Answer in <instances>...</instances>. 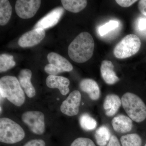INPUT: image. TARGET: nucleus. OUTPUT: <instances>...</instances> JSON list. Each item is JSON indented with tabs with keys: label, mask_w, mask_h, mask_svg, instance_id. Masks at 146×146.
Instances as JSON below:
<instances>
[{
	"label": "nucleus",
	"mask_w": 146,
	"mask_h": 146,
	"mask_svg": "<svg viewBox=\"0 0 146 146\" xmlns=\"http://www.w3.org/2000/svg\"><path fill=\"white\" fill-rule=\"evenodd\" d=\"M45 36L46 32L44 29H34L23 35L18 40V44L22 48L34 46L39 44Z\"/></svg>",
	"instance_id": "nucleus-9"
},
{
	"label": "nucleus",
	"mask_w": 146,
	"mask_h": 146,
	"mask_svg": "<svg viewBox=\"0 0 146 146\" xmlns=\"http://www.w3.org/2000/svg\"><path fill=\"white\" fill-rule=\"evenodd\" d=\"M46 84L51 89H57L63 96H66L70 91V81L67 78L58 76L49 75L46 80Z\"/></svg>",
	"instance_id": "nucleus-11"
},
{
	"label": "nucleus",
	"mask_w": 146,
	"mask_h": 146,
	"mask_svg": "<svg viewBox=\"0 0 146 146\" xmlns=\"http://www.w3.org/2000/svg\"><path fill=\"white\" fill-rule=\"evenodd\" d=\"M64 9L62 7L55 9L39 20L34 26V29L41 28L45 29L54 26L57 24L63 15Z\"/></svg>",
	"instance_id": "nucleus-10"
},
{
	"label": "nucleus",
	"mask_w": 146,
	"mask_h": 146,
	"mask_svg": "<svg viewBox=\"0 0 146 146\" xmlns=\"http://www.w3.org/2000/svg\"><path fill=\"white\" fill-rule=\"evenodd\" d=\"M144 146H146V144H145V145Z\"/></svg>",
	"instance_id": "nucleus-32"
},
{
	"label": "nucleus",
	"mask_w": 146,
	"mask_h": 146,
	"mask_svg": "<svg viewBox=\"0 0 146 146\" xmlns=\"http://www.w3.org/2000/svg\"><path fill=\"white\" fill-rule=\"evenodd\" d=\"M122 146H141L142 139L136 133H131L121 136L120 139Z\"/></svg>",
	"instance_id": "nucleus-22"
},
{
	"label": "nucleus",
	"mask_w": 146,
	"mask_h": 146,
	"mask_svg": "<svg viewBox=\"0 0 146 146\" xmlns=\"http://www.w3.org/2000/svg\"><path fill=\"white\" fill-rule=\"evenodd\" d=\"M15 65L16 63L13 60V56L6 54L0 56V72H6L13 68Z\"/></svg>",
	"instance_id": "nucleus-23"
},
{
	"label": "nucleus",
	"mask_w": 146,
	"mask_h": 146,
	"mask_svg": "<svg viewBox=\"0 0 146 146\" xmlns=\"http://www.w3.org/2000/svg\"><path fill=\"white\" fill-rule=\"evenodd\" d=\"M125 111L131 120L137 123L146 119V106L140 97L133 93H125L121 98Z\"/></svg>",
	"instance_id": "nucleus-3"
},
{
	"label": "nucleus",
	"mask_w": 146,
	"mask_h": 146,
	"mask_svg": "<svg viewBox=\"0 0 146 146\" xmlns=\"http://www.w3.org/2000/svg\"><path fill=\"white\" fill-rule=\"evenodd\" d=\"M79 123L82 129L87 131L94 130L97 126L96 121L87 113H84L80 116Z\"/></svg>",
	"instance_id": "nucleus-21"
},
{
	"label": "nucleus",
	"mask_w": 146,
	"mask_h": 146,
	"mask_svg": "<svg viewBox=\"0 0 146 146\" xmlns=\"http://www.w3.org/2000/svg\"><path fill=\"white\" fill-rule=\"evenodd\" d=\"M1 96L6 98L17 106H21L25 101V92L18 79L13 76H6L0 79Z\"/></svg>",
	"instance_id": "nucleus-2"
},
{
	"label": "nucleus",
	"mask_w": 146,
	"mask_h": 146,
	"mask_svg": "<svg viewBox=\"0 0 146 146\" xmlns=\"http://www.w3.org/2000/svg\"><path fill=\"white\" fill-rule=\"evenodd\" d=\"M138 7L141 13L146 16V0L139 1Z\"/></svg>",
	"instance_id": "nucleus-30"
},
{
	"label": "nucleus",
	"mask_w": 146,
	"mask_h": 146,
	"mask_svg": "<svg viewBox=\"0 0 146 146\" xmlns=\"http://www.w3.org/2000/svg\"><path fill=\"white\" fill-rule=\"evenodd\" d=\"M48 61L50 64H52L61 72H70L72 70V65L65 58L56 53L52 52L47 56Z\"/></svg>",
	"instance_id": "nucleus-17"
},
{
	"label": "nucleus",
	"mask_w": 146,
	"mask_h": 146,
	"mask_svg": "<svg viewBox=\"0 0 146 146\" xmlns=\"http://www.w3.org/2000/svg\"><path fill=\"white\" fill-rule=\"evenodd\" d=\"M119 23L117 21H110L99 28V33L101 36L107 34L110 32L117 28Z\"/></svg>",
	"instance_id": "nucleus-24"
},
{
	"label": "nucleus",
	"mask_w": 146,
	"mask_h": 146,
	"mask_svg": "<svg viewBox=\"0 0 146 146\" xmlns=\"http://www.w3.org/2000/svg\"><path fill=\"white\" fill-rule=\"evenodd\" d=\"M25 136L23 128L9 118L0 119V141L7 144H13L22 141Z\"/></svg>",
	"instance_id": "nucleus-4"
},
{
	"label": "nucleus",
	"mask_w": 146,
	"mask_h": 146,
	"mask_svg": "<svg viewBox=\"0 0 146 146\" xmlns=\"http://www.w3.org/2000/svg\"><path fill=\"white\" fill-rule=\"evenodd\" d=\"M135 0H116V2L123 7H127L133 5L137 2Z\"/></svg>",
	"instance_id": "nucleus-29"
},
{
	"label": "nucleus",
	"mask_w": 146,
	"mask_h": 146,
	"mask_svg": "<svg viewBox=\"0 0 146 146\" xmlns=\"http://www.w3.org/2000/svg\"><path fill=\"white\" fill-rule=\"evenodd\" d=\"M21 119L33 133L37 135H42L44 133L45 117L43 112L27 111L22 115Z\"/></svg>",
	"instance_id": "nucleus-6"
},
{
	"label": "nucleus",
	"mask_w": 146,
	"mask_h": 146,
	"mask_svg": "<svg viewBox=\"0 0 146 146\" xmlns=\"http://www.w3.org/2000/svg\"><path fill=\"white\" fill-rule=\"evenodd\" d=\"M45 72L50 75L57 76L61 73V72L57 68L52 64H47L45 67Z\"/></svg>",
	"instance_id": "nucleus-26"
},
{
	"label": "nucleus",
	"mask_w": 146,
	"mask_h": 146,
	"mask_svg": "<svg viewBox=\"0 0 146 146\" xmlns=\"http://www.w3.org/2000/svg\"><path fill=\"white\" fill-rule=\"evenodd\" d=\"M140 38L134 34L128 35L116 45L113 52L119 59L130 57L138 52L141 46Z\"/></svg>",
	"instance_id": "nucleus-5"
},
{
	"label": "nucleus",
	"mask_w": 146,
	"mask_h": 146,
	"mask_svg": "<svg viewBox=\"0 0 146 146\" xmlns=\"http://www.w3.org/2000/svg\"><path fill=\"white\" fill-rule=\"evenodd\" d=\"M121 104V100L117 95L114 94L107 95L103 104L106 115L108 117H113L118 112Z\"/></svg>",
	"instance_id": "nucleus-13"
},
{
	"label": "nucleus",
	"mask_w": 146,
	"mask_h": 146,
	"mask_svg": "<svg viewBox=\"0 0 146 146\" xmlns=\"http://www.w3.org/2000/svg\"><path fill=\"white\" fill-rule=\"evenodd\" d=\"M94 46L92 35L89 33L84 32L79 34L69 45L68 55L76 63H84L93 56Z\"/></svg>",
	"instance_id": "nucleus-1"
},
{
	"label": "nucleus",
	"mask_w": 146,
	"mask_h": 146,
	"mask_svg": "<svg viewBox=\"0 0 146 146\" xmlns=\"http://www.w3.org/2000/svg\"><path fill=\"white\" fill-rule=\"evenodd\" d=\"M23 146H46V143L42 139H33L27 142Z\"/></svg>",
	"instance_id": "nucleus-27"
},
{
	"label": "nucleus",
	"mask_w": 146,
	"mask_h": 146,
	"mask_svg": "<svg viewBox=\"0 0 146 146\" xmlns=\"http://www.w3.org/2000/svg\"><path fill=\"white\" fill-rule=\"evenodd\" d=\"M106 146H121V145L117 136L115 135H112Z\"/></svg>",
	"instance_id": "nucleus-31"
},
{
	"label": "nucleus",
	"mask_w": 146,
	"mask_h": 146,
	"mask_svg": "<svg viewBox=\"0 0 146 146\" xmlns=\"http://www.w3.org/2000/svg\"><path fill=\"white\" fill-rule=\"evenodd\" d=\"M81 100V95L78 90L70 94L60 106V111L68 116L72 117L78 115Z\"/></svg>",
	"instance_id": "nucleus-8"
},
{
	"label": "nucleus",
	"mask_w": 146,
	"mask_h": 146,
	"mask_svg": "<svg viewBox=\"0 0 146 146\" xmlns=\"http://www.w3.org/2000/svg\"><path fill=\"white\" fill-rule=\"evenodd\" d=\"M32 72L29 69L21 70L18 75V81L29 98H32L36 95V91L31 82Z\"/></svg>",
	"instance_id": "nucleus-12"
},
{
	"label": "nucleus",
	"mask_w": 146,
	"mask_h": 146,
	"mask_svg": "<svg viewBox=\"0 0 146 146\" xmlns=\"http://www.w3.org/2000/svg\"><path fill=\"white\" fill-rule=\"evenodd\" d=\"M112 125L114 130L120 133L129 132L133 127L132 120L129 117L123 115H117L113 118Z\"/></svg>",
	"instance_id": "nucleus-16"
},
{
	"label": "nucleus",
	"mask_w": 146,
	"mask_h": 146,
	"mask_svg": "<svg viewBox=\"0 0 146 146\" xmlns=\"http://www.w3.org/2000/svg\"><path fill=\"white\" fill-rule=\"evenodd\" d=\"M137 24L139 31L146 33V18H142L138 19Z\"/></svg>",
	"instance_id": "nucleus-28"
},
{
	"label": "nucleus",
	"mask_w": 146,
	"mask_h": 146,
	"mask_svg": "<svg viewBox=\"0 0 146 146\" xmlns=\"http://www.w3.org/2000/svg\"><path fill=\"white\" fill-rule=\"evenodd\" d=\"M41 4L39 0H18L15 5V10L20 18L29 19L35 15Z\"/></svg>",
	"instance_id": "nucleus-7"
},
{
	"label": "nucleus",
	"mask_w": 146,
	"mask_h": 146,
	"mask_svg": "<svg viewBox=\"0 0 146 146\" xmlns=\"http://www.w3.org/2000/svg\"><path fill=\"white\" fill-rule=\"evenodd\" d=\"M79 86L82 91L88 94L92 100H97L100 98V90L98 84L94 80L84 79L80 83Z\"/></svg>",
	"instance_id": "nucleus-14"
},
{
	"label": "nucleus",
	"mask_w": 146,
	"mask_h": 146,
	"mask_svg": "<svg viewBox=\"0 0 146 146\" xmlns=\"http://www.w3.org/2000/svg\"><path fill=\"white\" fill-rule=\"evenodd\" d=\"M114 69V65L111 61L104 60L102 62L100 67L102 77L106 83L109 85L115 84L119 80Z\"/></svg>",
	"instance_id": "nucleus-15"
},
{
	"label": "nucleus",
	"mask_w": 146,
	"mask_h": 146,
	"mask_svg": "<svg viewBox=\"0 0 146 146\" xmlns=\"http://www.w3.org/2000/svg\"><path fill=\"white\" fill-rule=\"evenodd\" d=\"M70 146H96L93 141L89 138H78L75 139Z\"/></svg>",
	"instance_id": "nucleus-25"
},
{
	"label": "nucleus",
	"mask_w": 146,
	"mask_h": 146,
	"mask_svg": "<svg viewBox=\"0 0 146 146\" xmlns=\"http://www.w3.org/2000/svg\"><path fill=\"white\" fill-rule=\"evenodd\" d=\"M12 14V7L9 1H0V25L4 26L10 20Z\"/></svg>",
	"instance_id": "nucleus-19"
},
{
	"label": "nucleus",
	"mask_w": 146,
	"mask_h": 146,
	"mask_svg": "<svg viewBox=\"0 0 146 146\" xmlns=\"http://www.w3.org/2000/svg\"><path fill=\"white\" fill-rule=\"evenodd\" d=\"M95 136L97 143L99 146L107 145L111 137L109 129L105 125L102 126L97 129Z\"/></svg>",
	"instance_id": "nucleus-20"
},
{
	"label": "nucleus",
	"mask_w": 146,
	"mask_h": 146,
	"mask_svg": "<svg viewBox=\"0 0 146 146\" xmlns=\"http://www.w3.org/2000/svg\"><path fill=\"white\" fill-rule=\"evenodd\" d=\"M63 7L66 10L76 13L84 9L87 5L86 0H61Z\"/></svg>",
	"instance_id": "nucleus-18"
}]
</instances>
